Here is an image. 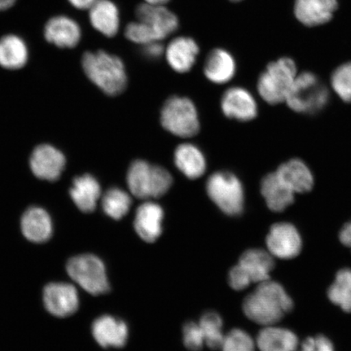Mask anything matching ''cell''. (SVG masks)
I'll return each mask as SVG.
<instances>
[{
  "mask_svg": "<svg viewBox=\"0 0 351 351\" xmlns=\"http://www.w3.org/2000/svg\"><path fill=\"white\" fill-rule=\"evenodd\" d=\"M293 301L282 285L269 280L258 284L245 298L244 314L263 326H274L293 309Z\"/></svg>",
  "mask_w": 351,
  "mask_h": 351,
  "instance_id": "obj_1",
  "label": "cell"
},
{
  "mask_svg": "<svg viewBox=\"0 0 351 351\" xmlns=\"http://www.w3.org/2000/svg\"><path fill=\"white\" fill-rule=\"evenodd\" d=\"M82 67L90 80L105 94L116 96L127 86L124 63L116 56L106 51H88L82 57Z\"/></svg>",
  "mask_w": 351,
  "mask_h": 351,
  "instance_id": "obj_2",
  "label": "cell"
},
{
  "mask_svg": "<svg viewBox=\"0 0 351 351\" xmlns=\"http://www.w3.org/2000/svg\"><path fill=\"white\" fill-rule=\"evenodd\" d=\"M126 179L131 194L140 199L163 196L173 184L172 175L168 170L142 160L130 165Z\"/></svg>",
  "mask_w": 351,
  "mask_h": 351,
  "instance_id": "obj_3",
  "label": "cell"
},
{
  "mask_svg": "<svg viewBox=\"0 0 351 351\" xmlns=\"http://www.w3.org/2000/svg\"><path fill=\"white\" fill-rule=\"evenodd\" d=\"M297 77L295 61L284 57L271 62L258 78V94L265 102L278 104L285 102Z\"/></svg>",
  "mask_w": 351,
  "mask_h": 351,
  "instance_id": "obj_4",
  "label": "cell"
},
{
  "mask_svg": "<svg viewBox=\"0 0 351 351\" xmlns=\"http://www.w3.org/2000/svg\"><path fill=\"white\" fill-rule=\"evenodd\" d=\"M274 267V256L269 252L247 250L230 271L229 284L235 291H243L252 283L260 284L270 280Z\"/></svg>",
  "mask_w": 351,
  "mask_h": 351,
  "instance_id": "obj_5",
  "label": "cell"
},
{
  "mask_svg": "<svg viewBox=\"0 0 351 351\" xmlns=\"http://www.w3.org/2000/svg\"><path fill=\"white\" fill-rule=\"evenodd\" d=\"M328 99L326 85L315 74L304 72L297 75L285 102L296 112L315 114L326 106Z\"/></svg>",
  "mask_w": 351,
  "mask_h": 351,
  "instance_id": "obj_6",
  "label": "cell"
},
{
  "mask_svg": "<svg viewBox=\"0 0 351 351\" xmlns=\"http://www.w3.org/2000/svg\"><path fill=\"white\" fill-rule=\"evenodd\" d=\"M208 195L213 203L228 216H240L243 212L245 195L243 184L235 175L217 172L208 178Z\"/></svg>",
  "mask_w": 351,
  "mask_h": 351,
  "instance_id": "obj_7",
  "label": "cell"
},
{
  "mask_svg": "<svg viewBox=\"0 0 351 351\" xmlns=\"http://www.w3.org/2000/svg\"><path fill=\"white\" fill-rule=\"evenodd\" d=\"M162 126L180 138H191L199 131V116L194 103L190 99L173 96L161 110Z\"/></svg>",
  "mask_w": 351,
  "mask_h": 351,
  "instance_id": "obj_8",
  "label": "cell"
},
{
  "mask_svg": "<svg viewBox=\"0 0 351 351\" xmlns=\"http://www.w3.org/2000/svg\"><path fill=\"white\" fill-rule=\"evenodd\" d=\"M67 271L70 278L90 295H104L109 291L104 263L93 254L72 258L67 263Z\"/></svg>",
  "mask_w": 351,
  "mask_h": 351,
  "instance_id": "obj_9",
  "label": "cell"
},
{
  "mask_svg": "<svg viewBox=\"0 0 351 351\" xmlns=\"http://www.w3.org/2000/svg\"><path fill=\"white\" fill-rule=\"evenodd\" d=\"M267 252L274 257L291 260L300 254L302 241L295 226L287 222L276 223L267 236Z\"/></svg>",
  "mask_w": 351,
  "mask_h": 351,
  "instance_id": "obj_10",
  "label": "cell"
},
{
  "mask_svg": "<svg viewBox=\"0 0 351 351\" xmlns=\"http://www.w3.org/2000/svg\"><path fill=\"white\" fill-rule=\"evenodd\" d=\"M43 301L49 313L57 317H69L78 308L77 289L67 283H51L43 291Z\"/></svg>",
  "mask_w": 351,
  "mask_h": 351,
  "instance_id": "obj_11",
  "label": "cell"
},
{
  "mask_svg": "<svg viewBox=\"0 0 351 351\" xmlns=\"http://www.w3.org/2000/svg\"><path fill=\"white\" fill-rule=\"evenodd\" d=\"M29 164L35 177L55 182L63 172L65 158L62 153L50 145H40L34 149Z\"/></svg>",
  "mask_w": 351,
  "mask_h": 351,
  "instance_id": "obj_12",
  "label": "cell"
},
{
  "mask_svg": "<svg viewBox=\"0 0 351 351\" xmlns=\"http://www.w3.org/2000/svg\"><path fill=\"white\" fill-rule=\"evenodd\" d=\"M136 17L152 29L161 40L174 33L179 25L177 16L165 5L140 4L136 10Z\"/></svg>",
  "mask_w": 351,
  "mask_h": 351,
  "instance_id": "obj_13",
  "label": "cell"
},
{
  "mask_svg": "<svg viewBox=\"0 0 351 351\" xmlns=\"http://www.w3.org/2000/svg\"><path fill=\"white\" fill-rule=\"evenodd\" d=\"M223 114L231 119L239 121L253 120L257 116L256 99L244 88L232 87L225 92L221 99Z\"/></svg>",
  "mask_w": 351,
  "mask_h": 351,
  "instance_id": "obj_14",
  "label": "cell"
},
{
  "mask_svg": "<svg viewBox=\"0 0 351 351\" xmlns=\"http://www.w3.org/2000/svg\"><path fill=\"white\" fill-rule=\"evenodd\" d=\"M164 210L159 204L147 201L136 210L134 229L138 235L147 243L156 241L162 234Z\"/></svg>",
  "mask_w": 351,
  "mask_h": 351,
  "instance_id": "obj_15",
  "label": "cell"
},
{
  "mask_svg": "<svg viewBox=\"0 0 351 351\" xmlns=\"http://www.w3.org/2000/svg\"><path fill=\"white\" fill-rule=\"evenodd\" d=\"M47 40L61 48L76 47L82 37V30L75 21L66 16L52 17L45 25Z\"/></svg>",
  "mask_w": 351,
  "mask_h": 351,
  "instance_id": "obj_16",
  "label": "cell"
},
{
  "mask_svg": "<svg viewBox=\"0 0 351 351\" xmlns=\"http://www.w3.org/2000/svg\"><path fill=\"white\" fill-rule=\"evenodd\" d=\"M92 333L96 341L104 348H121L128 340L127 324L111 315H103L92 326Z\"/></svg>",
  "mask_w": 351,
  "mask_h": 351,
  "instance_id": "obj_17",
  "label": "cell"
},
{
  "mask_svg": "<svg viewBox=\"0 0 351 351\" xmlns=\"http://www.w3.org/2000/svg\"><path fill=\"white\" fill-rule=\"evenodd\" d=\"M199 48L194 39L178 37L173 39L166 47V60L174 71L187 73L196 62Z\"/></svg>",
  "mask_w": 351,
  "mask_h": 351,
  "instance_id": "obj_18",
  "label": "cell"
},
{
  "mask_svg": "<svg viewBox=\"0 0 351 351\" xmlns=\"http://www.w3.org/2000/svg\"><path fill=\"white\" fill-rule=\"evenodd\" d=\"M261 194L265 197L267 207L275 213L283 212L295 202V193L276 172L267 174L263 178Z\"/></svg>",
  "mask_w": 351,
  "mask_h": 351,
  "instance_id": "obj_19",
  "label": "cell"
},
{
  "mask_svg": "<svg viewBox=\"0 0 351 351\" xmlns=\"http://www.w3.org/2000/svg\"><path fill=\"white\" fill-rule=\"evenodd\" d=\"M337 8V0H296L297 19L307 26L327 23Z\"/></svg>",
  "mask_w": 351,
  "mask_h": 351,
  "instance_id": "obj_20",
  "label": "cell"
},
{
  "mask_svg": "<svg viewBox=\"0 0 351 351\" xmlns=\"http://www.w3.org/2000/svg\"><path fill=\"white\" fill-rule=\"evenodd\" d=\"M93 27L104 36L112 38L119 32L120 13L111 0H98L89 10Z\"/></svg>",
  "mask_w": 351,
  "mask_h": 351,
  "instance_id": "obj_21",
  "label": "cell"
},
{
  "mask_svg": "<svg viewBox=\"0 0 351 351\" xmlns=\"http://www.w3.org/2000/svg\"><path fill=\"white\" fill-rule=\"evenodd\" d=\"M21 230L24 236L33 243H44L52 235L51 219L45 210L32 207L24 213L21 219Z\"/></svg>",
  "mask_w": 351,
  "mask_h": 351,
  "instance_id": "obj_22",
  "label": "cell"
},
{
  "mask_svg": "<svg viewBox=\"0 0 351 351\" xmlns=\"http://www.w3.org/2000/svg\"><path fill=\"white\" fill-rule=\"evenodd\" d=\"M279 178L297 194L311 191L314 177L304 161L293 159L280 165L276 171Z\"/></svg>",
  "mask_w": 351,
  "mask_h": 351,
  "instance_id": "obj_23",
  "label": "cell"
},
{
  "mask_svg": "<svg viewBox=\"0 0 351 351\" xmlns=\"http://www.w3.org/2000/svg\"><path fill=\"white\" fill-rule=\"evenodd\" d=\"M256 346L261 351H297L298 339L287 328L265 326L258 332Z\"/></svg>",
  "mask_w": 351,
  "mask_h": 351,
  "instance_id": "obj_24",
  "label": "cell"
},
{
  "mask_svg": "<svg viewBox=\"0 0 351 351\" xmlns=\"http://www.w3.org/2000/svg\"><path fill=\"white\" fill-rule=\"evenodd\" d=\"M70 196L82 213L93 212L101 196V187L97 180L91 175H83L74 179L70 189Z\"/></svg>",
  "mask_w": 351,
  "mask_h": 351,
  "instance_id": "obj_25",
  "label": "cell"
},
{
  "mask_svg": "<svg viewBox=\"0 0 351 351\" xmlns=\"http://www.w3.org/2000/svg\"><path fill=\"white\" fill-rule=\"evenodd\" d=\"M235 72V60L229 51L217 48L210 52L204 64L205 76L209 81L225 84L234 77Z\"/></svg>",
  "mask_w": 351,
  "mask_h": 351,
  "instance_id": "obj_26",
  "label": "cell"
},
{
  "mask_svg": "<svg viewBox=\"0 0 351 351\" xmlns=\"http://www.w3.org/2000/svg\"><path fill=\"white\" fill-rule=\"evenodd\" d=\"M174 162L180 172L190 179L202 177L207 168L204 154L191 143L181 144L176 149Z\"/></svg>",
  "mask_w": 351,
  "mask_h": 351,
  "instance_id": "obj_27",
  "label": "cell"
},
{
  "mask_svg": "<svg viewBox=\"0 0 351 351\" xmlns=\"http://www.w3.org/2000/svg\"><path fill=\"white\" fill-rule=\"evenodd\" d=\"M28 48L23 39L8 34L0 38V65L7 69H19L27 62Z\"/></svg>",
  "mask_w": 351,
  "mask_h": 351,
  "instance_id": "obj_28",
  "label": "cell"
},
{
  "mask_svg": "<svg viewBox=\"0 0 351 351\" xmlns=\"http://www.w3.org/2000/svg\"><path fill=\"white\" fill-rule=\"evenodd\" d=\"M328 297L333 304L339 306L345 313H351V270L343 269L336 275L328 291Z\"/></svg>",
  "mask_w": 351,
  "mask_h": 351,
  "instance_id": "obj_29",
  "label": "cell"
},
{
  "mask_svg": "<svg viewBox=\"0 0 351 351\" xmlns=\"http://www.w3.org/2000/svg\"><path fill=\"white\" fill-rule=\"evenodd\" d=\"M132 204L128 193L120 188H111L105 193L102 199L104 212L114 219H121L129 213Z\"/></svg>",
  "mask_w": 351,
  "mask_h": 351,
  "instance_id": "obj_30",
  "label": "cell"
},
{
  "mask_svg": "<svg viewBox=\"0 0 351 351\" xmlns=\"http://www.w3.org/2000/svg\"><path fill=\"white\" fill-rule=\"evenodd\" d=\"M199 324L204 333L205 344L212 350L221 349L225 335L222 329L223 320L219 315L215 311H208L201 317Z\"/></svg>",
  "mask_w": 351,
  "mask_h": 351,
  "instance_id": "obj_31",
  "label": "cell"
},
{
  "mask_svg": "<svg viewBox=\"0 0 351 351\" xmlns=\"http://www.w3.org/2000/svg\"><path fill=\"white\" fill-rule=\"evenodd\" d=\"M331 85L335 93L344 102H351V62L339 66L333 72Z\"/></svg>",
  "mask_w": 351,
  "mask_h": 351,
  "instance_id": "obj_32",
  "label": "cell"
},
{
  "mask_svg": "<svg viewBox=\"0 0 351 351\" xmlns=\"http://www.w3.org/2000/svg\"><path fill=\"white\" fill-rule=\"evenodd\" d=\"M221 350L222 351H254L256 343L247 332L234 328L225 335Z\"/></svg>",
  "mask_w": 351,
  "mask_h": 351,
  "instance_id": "obj_33",
  "label": "cell"
},
{
  "mask_svg": "<svg viewBox=\"0 0 351 351\" xmlns=\"http://www.w3.org/2000/svg\"><path fill=\"white\" fill-rule=\"evenodd\" d=\"M183 341L191 351H200L205 344L203 331L199 323L188 322L183 328Z\"/></svg>",
  "mask_w": 351,
  "mask_h": 351,
  "instance_id": "obj_34",
  "label": "cell"
},
{
  "mask_svg": "<svg viewBox=\"0 0 351 351\" xmlns=\"http://www.w3.org/2000/svg\"><path fill=\"white\" fill-rule=\"evenodd\" d=\"M300 351H335L332 341L326 336L307 337L302 342Z\"/></svg>",
  "mask_w": 351,
  "mask_h": 351,
  "instance_id": "obj_35",
  "label": "cell"
},
{
  "mask_svg": "<svg viewBox=\"0 0 351 351\" xmlns=\"http://www.w3.org/2000/svg\"><path fill=\"white\" fill-rule=\"evenodd\" d=\"M165 49L161 42H153L143 45L145 56L150 59H158L165 53Z\"/></svg>",
  "mask_w": 351,
  "mask_h": 351,
  "instance_id": "obj_36",
  "label": "cell"
},
{
  "mask_svg": "<svg viewBox=\"0 0 351 351\" xmlns=\"http://www.w3.org/2000/svg\"><path fill=\"white\" fill-rule=\"evenodd\" d=\"M339 239L342 244L351 249V221L341 230Z\"/></svg>",
  "mask_w": 351,
  "mask_h": 351,
  "instance_id": "obj_37",
  "label": "cell"
},
{
  "mask_svg": "<svg viewBox=\"0 0 351 351\" xmlns=\"http://www.w3.org/2000/svg\"><path fill=\"white\" fill-rule=\"evenodd\" d=\"M98 0H69L74 8L80 10H89Z\"/></svg>",
  "mask_w": 351,
  "mask_h": 351,
  "instance_id": "obj_38",
  "label": "cell"
},
{
  "mask_svg": "<svg viewBox=\"0 0 351 351\" xmlns=\"http://www.w3.org/2000/svg\"><path fill=\"white\" fill-rule=\"evenodd\" d=\"M16 1V0H0V12L8 10Z\"/></svg>",
  "mask_w": 351,
  "mask_h": 351,
  "instance_id": "obj_39",
  "label": "cell"
},
{
  "mask_svg": "<svg viewBox=\"0 0 351 351\" xmlns=\"http://www.w3.org/2000/svg\"><path fill=\"white\" fill-rule=\"evenodd\" d=\"M169 1L170 0H145V3L154 4V5H165V4Z\"/></svg>",
  "mask_w": 351,
  "mask_h": 351,
  "instance_id": "obj_40",
  "label": "cell"
},
{
  "mask_svg": "<svg viewBox=\"0 0 351 351\" xmlns=\"http://www.w3.org/2000/svg\"><path fill=\"white\" fill-rule=\"evenodd\" d=\"M232 2H239L241 1V0H231Z\"/></svg>",
  "mask_w": 351,
  "mask_h": 351,
  "instance_id": "obj_41",
  "label": "cell"
}]
</instances>
